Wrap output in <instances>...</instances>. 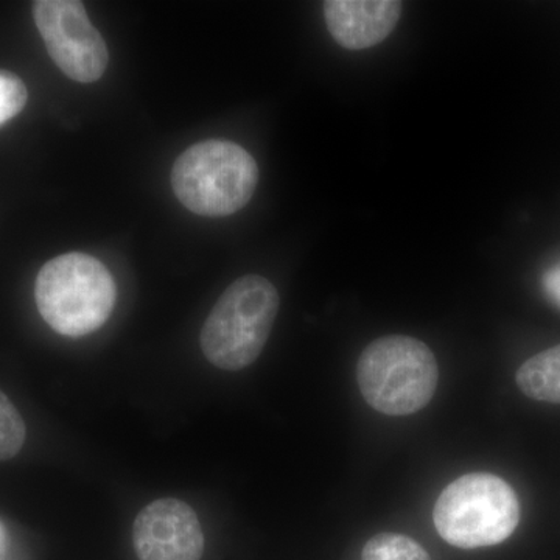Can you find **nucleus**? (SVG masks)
I'll return each mask as SVG.
<instances>
[{
  "label": "nucleus",
  "instance_id": "1",
  "mask_svg": "<svg viewBox=\"0 0 560 560\" xmlns=\"http://www.w3.org/2000/svg\"><path fill=\"white\" fill-rule=\"evenodd\" d=\"M116 300V280L90 254L55 257L40 268L36 278V307L51 329L65 337H86L101 329Z\"/></svg>",
  "mask_w": 560,
  "mask_h": 560
},
{
  "label": "nucleus",
  "instance_id": "2",
  "mask_svg": "<svg viewBox=\"0 0 560 560\" xmlns=\"http://www.w3.org/2000/svg\"><path fill=\"white\" fill-rule=\"evenodd\" d=\"M280 298L257 275L232 282L209 313L200 335L206 359L223 371H242L259 359L278 318Z\"/></svg>",
  "mask_w": 560,
  "mask_h": 560
},
{
  "label": "nucleus",
  "instance_id": "3",
  "mask_svg": "<svg viewBox=\"0 0 560 560\" xmlns=\"http://www.w3.org/2000/svg\"><path fill=\"white\" fill-rule=\"evenodd\" d=\"M440 381L434 353L407 335L372 341L357 363V382L366 404L382 415H415L433 399Z\"/></svg>",
  "mask_w": 560,
  "mask_h": 560
},
{
  "label": "nucleus",
  "instance_id": "4",
  "mask_svg": "<svg viewBox=\"0 0 560 560\" xmlns=\"http://www.w3.org/2000/svg\"><path fill=\"white\" fill-rule=\"evenodd\" d=\"M259 167L248 151L228 140H205L173 165L172 186L184 208L202 217H228L248 205Z\"/></svg>",
  "mask_w": 560,
  "mask_h": 560
},
{
  "label": "nucleus",
  "instance_id": "5",
  "mask_svg": "<svg viewBox=\"0 0 560 560\" xmlns=\"http://www.w3.org/2000/svg\"><path fill=\"white\" fill-rule=\"evenodd\" d=\"M433 521L442 539L453 547H492L510 539L517 528L521 503L503 478L475 471L442 490Z\"/></svg>",
  "mask_w": 560,
  "mask_h": 560
},
{
  "label": "nucleus",
  "instance_id": "6",
  "mask_svg": "<svg viewBox=\"0 0 560 560\" xmlns=\"http://www.w3.org/2000/svg\"><path fill=\"white\" fill-rule=\"evenodd\" d=\"M33 16L51 60L70 80L94 83L108 68L109 54L101 32L79 0H38Z\"/></svg>",
  "mask_w": 560,
  "mask_h": 560
},
{
  "label": "nucleus",
  "instance_id": "7",
  "mask_svg": "<svg viewBox=\"0 0 560 560\" xmlns=\"http://www.w3.org/2000/svg\"><path fill=\"white\" fill-rule=\"evenodd\" d=\"M132 541L139 560H200L205 552L198 515L176 499L147 504L136 517Z\"/></svg>",
  "mask_w": 560,
  "mask_h": 560
},
{
  "label": "nucleus",
  "instance_id": "8",
  "mask_svg": "<svg viewBox=\"0 0 560 560\" xmlns=\"http://www.w3.org/2000/svg\"><path fill=\"white\" fill-rule=\"evenodd\" d=\"M397 0H327L324 21L342 49L366 50L383 43L399 25Z\"/></svg>",
  "mask_w": 560,
  "mask_h": 560
},
{
  "label": "nucleus",
  "instance_id": "9",
  "mask_svg": "<svg viewBox=\"0 0 560 560\" xmlns=\"http://www.w3.org/2000/svg\"><path fill=\"white\" fill-rule=\"evenodd\" d=\"M518 388L533 400L560 404V345L530 357L515 375Z\"/></svg>",
  "mask_w": 560,
  "mask_h": 560
},
{
  "label": "nucleus",
  "instance_id": "10",
  "mask_svg": "<svg viewBox=\"0 0 560 560\" xmlns=\"http://www.w3.org/2000/svg\"><path fill=\"white\" fill-rule=\"evenodd\" d=\"M361 560H431L422 545L397 533H381L366 541Z\"/></svg>",
  "mask_w": 560,
  "mask_h": 560
},
{
  "label": "nucleus",
  "instance_id": "11",
  "mask_svg": "<svg viewBox=\"0 0 560 560\" xmlns=\"http://www.w3.org/2000/svg\"><path fill=\"white\" fill-rule=\"evenodd\" d=\"M25 422L13 401L0 390V463L14 458L24 447Z\"/></svg>",
  "mask_w": 560,
  "mask_h": 560
},
{
  "label": "nucleus",
  "instance_id": "12",
  "mask_svg": "<svg viewBox=\"0 0 560 560\" xmlns=\"http://www.w3.org/2000/svg\"><path fill=\"white\" fill-rule=\"evenodd\" d=\"M27 98L24 81L14 73L0 70V127L22 113Z\"/></svg>",
  "mask_w": 560,
  "mask_h": 560
},
{
  "label": "nucleus",
  "instance_id": "13",
  "mask_svg": "<svg viewBox=\"0 0 560 560\" xmlns=\"http://www.w3.org/2000/svg\"><path fill=\"white\" fill-rule=\"evenodd\" d=\"M545 287H547L551 298H555L560 304V267L545 276Z\"/></svg>",
  "mask_w": 560,
  "mask_h": 560
},
{
  "label": "nucleus",
  "instance_id": "14",
  "mask_svg": "<svg viewBox=\"0 0 560 560\" xmlns=\"http://www.w3.org/2000/svg\"><path fill=\"white\" fill-rule=\"evenodd\" d=\"M2 544H3V529H2V525H0V547H2Z\"/></svg>",
  "mask_w": 560,
  "mask_h": 560
}]
</instances>
